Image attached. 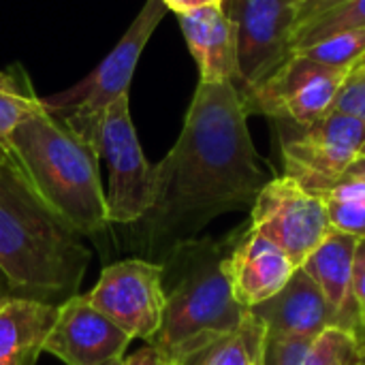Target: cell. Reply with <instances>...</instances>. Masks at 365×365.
I'll use <instances>...</instances> for the list:
<instances>
[{
	"label": "cell",
	"instance_id": "obj_1",
	"mask_svg": "<svg viewBox=\"0 0 365 365\" xmlns=\"http://www.w3.org/2000/svg\"><path fill=\"white\" fill-rule=\"evenodd\" d=\"M267 182L235 83L199 81L175 145L154 165V201L130 225V248L160 263L218 216L252 207Z\"/></svg>",
	"mask_w": 365,
	"mask_h": 365
},
{
	"label": "cell",
	"instance_id": "obj_2",
	"mask_svg": "<svg viewBox=\"0 0 365 365\" xmlns=\"http://www.w3.org/2000/svg\"><path fill=\"white\" fill-rule=\"evenodd\" d=\"M88 265L83 237L38 199L0 148V267L17 297L77 295Z\"/></svg>",
	"mask_w": 365,
	"mask_h": 365
},
{
	"label": "cell",
	"instance_id": "obj_3",
	"mask_svg": "<svg viewBox=\"0 0 365 365\" xmlns=\"http://www.w3.org/2000/svg\"><path fill=\"white\" fill-rule=\"evenodd\" d=\"M235 235L237 231L180 242L160 261L165 312L160 329L145 344L167 364L182 365L246 317L248 310L235 302L225 269Z\"/></svg>",
	"mask_w": 365,
	"mask_h": 365
},
{
	"label": "cell",
	"instance_id": "obj_4",
	"mask_svg": "<svg viewBox=\"0 0 365 365\" xmlns=\"http://www.w3.org/2000/svg\"><path fill=\"white\" fill-rule=\"evenodd\" d=\"M38 199L81 237L107 233V203L98 178V152L51 113L21 122L0 145Z\"/></svg>",
	"mask_w": 365,
	"mask_h": 365
},
{
	"label": "cell",
	"instance_id": "obj_5",
	"mask_svg": "<svg viewBox=\"0 0 365 365\" xmlns=\"http://www.w3.org/2000/svg\"><path fill=\"white\" fill-rule=\"evenodd\" d=\"M165 13L167 6L163 0H145L143 9L137 13L120 43L90 75H86V79L68 90L41 98L45 111L98 152L105 111L115 98L128 94L143 47L148 45Z\"/></svg>",
	"mask_w": 365,
	"mask_h": 365
},
{
	"label": "cell",
	"instance_id": "obj_6",
	"mask_svg": "<svg viewBox=\"0 0 365 365\" xmlns=\"http://www.w3.org/2000/svg\"><path fill=\"white\" fill-rule=\"evenodd\" d=\"M98 158L109 171V186L105 192L109 225L130 227L139 222L154 201V165L148 163L137 139L128 94L115 98L101 126Z\"/></svg>",
	"mask_w": 365,
	"mask_h": 365
},
{
	"label": "cell",
	"instance_id": "obj_7",
	"mask_svg": "<svg viewBox=\"0 0 365 365\" xmlns=\"http://www.w3.org/2000/svg\"><path fill=\"white\" fill-rule=\"evenodd\" d=\"M346 75L344 68L293 53L267 81L240 96L248 115L261 113L276 124L310 126L331 111Z\"/></svg>",
	"mask_w": 365,
	"mask_h": 365
},
{
	"label": "cell",
	"instance_id": "obj_8",
	"mask_svg": "<svg viewBox=\"0 0 365 365\" xmlns=\"http://www.w3.org/2000/svg\"><path fill=\"white\" fill-rule=\"evenodd\" d=\"M284 126L282 160L284 175L297 180L314 195L329 190L346 169L359 158L365 139V124L329 111L310 126Z\"/></svg>",
	"mask_w": 365,
	"mask_h": 365
},
{
	"label": "cell",
	"instance_id": "obj_9",
	"mask_svg": "<svg viewBox=\"0 0 365 365\" xmlns=\"http://www.w3.org/2000/svg\"><path fill=\"white\" fill-rule=\"evenodd\" d=\"M250 210V229L274 242L295 267L331 233L325 199L289 175L272 178Z\"/></svg>",
	"mask_w": 365,
	"mask_h": 365
},
{
	"label": "cell",
	"instance_id": "obj_10",
	"mask_svg": "<svg viewBox=\"0 0 365 365\" xmlns=\"http://www.w3.org/2000/svg\"><path fill=\"white\" fill-rule=\"evenodd\" d=\"M225 13L235 26L237 81L246 94L267 81L293 56V0H225Z\"/></svg>",
	"mask_w": 365,
	"mask_h": 365
},
{
	"label": "cell",
	"instance_id": "obj_11",
	"mask_svg": "<svg viewBox=\"0 0 365 365\" xmlns=\"http://www.w3.org/2000/svg\"><path fill=\"white\" fill-rule=\"evenodd\" d=\"M86 299L128 338L150 340L163 323V265L148 259H122L103 267Z\"/></svg>",
	"mask_w": 365,
	"mask_h": 365
},
{
	"label": "cell",
	"instance_id": "obj_12",
	"mask_svg": "<svg viewBox=\"0 0 365 365\" xmlns=\"http://www.w3.org/2000/svg\"><path fill=\"white\" fill-rule=\"evenodd\" d=\"M128 338L118 325L101 314L86 295H71L58 306V319L43 344V353L64 365H103L124 357Z\"/></svg>",
	"mask_w": 365,
	"mask_h": 365
},
{
	"label": "cell",
	"instance_id": "obj_13",
	"mask_svg": "<svg viewBox=\"0 0 365 365\" xmlns=\"http://www.w3.org/2000/svg\"><path fill=\"white\" fill-rule=\"evenodd\" d=\"M225 269L235 302L250 310L272 299L289 282L295 265L274 242L244 227L235 235Z\"/></svg>",
	"mask_w": 365,
	"mask_h": 365
},
{
	"label": "cell",
	"instance_id": "obj_14",
	"mask_svg": "<svg viewBox=\"0 0 365 365\" xmlns=\"http://www.w3.org/2000/svg\"><path fill=\"white\" fill-rule=\"evenodd\" d=\"M267 334L317 338L336 327V317L304 267H295L289 282L267 302L250 308Z\"/></svg>",
	"mask_w": 365,
	"mask_h": 365
},
{
	"label": "cell",
	"instance_id": "obj_15",
	"mask_svg": "<svg viewBox=\"0 0 365 365\" xmlns=\"http://www.w3.org/2000/svg\"><path fill=\"white\" fill-rule=\"evenodd\" d=\"M357 246V237L331 229V233L302 265L325 295L336 317V327L351 334H355L361 325V312L353 295V267Z\"/></svg>",
	"mask_w": 365,
	"mask_h": 365
},
{
	"label": "cell",
	"instance_id": "obj_16",
	"mask_svg": "<svg viewBox=\"0 0 365 365\" xmlns=\"http://www.w3.org/2000/svg\"><path fill=\"white\" fill-rule=\"evenodd\" d=\"M186 45L199 66L201 79L210 83L237 81L235 26L222 6H201L178 13Z\"/></svg>",
	"mask_w": 365,
	"mask_h": 365
},
{
	"label": "cell",
	"instance_id": "obj_17",
	"mask_svg": "<svg viewBox=\"0 0 365 365\" xmlns=\"http://www.w3.org/2000/svg\"><path fill=\"white\" fill-rule=\"evenodd\" d=\"M58 306L30 297H13L0 306V365H36Z\"/></svg>",
	"mask_w": 365,
	"mask_h": 365
},
{
	"label": "cell",
	"instance_id": "obj_18",
	"mask_svg": "<svg viewBox=\"0 0 365 365\" xmlns=\"http://www.w3.org/2000/svg\"><path fill=\"white\" fill-rule=\"evenodd\" d=\"M265 327L248 310L242 323L188 357L182 365H259L263 357Z\"/></svg>",
	"mask_w": 365,
	"mask_h": 365
},
{
	"label": "cell",
	"instance_id": "obj_19",
	"mask_svg": "<svg viewBox=\"0 0 365 365\" xmlns=\"http://www.w3.org/2000/svg\"><path fill=\"white\" fill-rule=\"evenodd\" d=\"M43 111V101L36 96L21 64L0 71V145L28 118Z\"/></svg>",
	"mask_w": 365,
	"mask_h": 365
},
{
	"label": "cell",
	"instance_id": "obj_20",
	"mask_svg": "<svg viewBox=\"0 0 365 365\" xmlns=\"http://www.w3.org/2000/svg\"><path fill=\"white\" fill-rule=\"evenodd\" d=\"M365 30V0H349L340 6H334L310 21H304L293 28V53L312 47L314 43L334 36L338 32Z\"/></svg>",
	"mask_w": 365,
	"mask_h": 365
},
{
	"label": "cell",
	"instance_id": "obj_21",
	"mask_svg": "<svg viewBox=\"0 0 365 365\" xmlns=\"http://www.w3.org/2000/svg\"><path fill=\"white\" fill-rule=\"evenodd\" d=\"M364 359L365 355L355 334L329 327L308 344L295 365H359Z\"/></svg>",
	"mask_w": 365,
	"mask_h": 365
},
{
	"label": "cell",
	"instance_id": "obj_22",
	"mask_svg": "<svg viewBox=\"0 0 365 365\" xmlns=\"http://www.w3.org/2000/svg\"><path fill=\"white\" fill-rule=\"evenodd\" d=\"M295 53H304V56H308L321 64L334 66V68L351 71L365 58V30L338 32L334 36H327V38L314 43L308 49L295 51Z\"/></svg>",
	"mask_w": 365,
	"mask_h": 365
},
{
	"label": "cell",
	"instance_id": "obj_23",
	"mask_svg": "<svg viewBox=\"0 0 365 365\" xmlns=\"http://www.w3.org/2000/svg\"><path fill=\"white\" fill-rule=\"evenodd\" d=\"M331 111L351 115L365 124V64H357L349 71L334 98Z\"/></svg>",
	"mask_w": 365,
	"mask_h": 365
},
{
	"label": "cell",
	"instance_id": "obj_24",
	"mask_svg": "<svg viewBox=\"0 0 365 365\" xmlns=\"http://www.w3.org/2000/svg\"><path fill=\"white\" fill-rule=\"evenodd\" d=\"M325 205L334 231L353 235L357 240H365V205L334 201V199H325Z\"/></svg>",
	"mask_w": 365,
	"mask_h": 365
},
{
	"label": "cell",
	"instance_id": "obj_25",
	"mask_svg": "<svg viewBox=\"0 0 365 365\" xmlns=\"http://www.w3.org/2000/svg\"><path fill=\"white\" fill-rule=\"evenodd\" d=\"M321 197L323 199H334V201H344V203H359V205H365V182L351 180V178H340Z\"/></svg>",
	"mask_w": 365,
	"mask_h": 365
},
{
	"label": "cell",
	"instance_id": "obj_26",
	"mask_svg": "<svg viewBox=\"0 0 365 365\" xmlns=\"http://www.w3.org/2000/svg\"><path fill=\"white\" fill-rule=\"evenodd\" d=\"M353 295L361 312V323L365 321V240H359L355 267H353Z\"/></svg>",
	"mask_w": 365,
	"mask_h": 365
},
{
	"label": "cell",
	"instance_id": "obj_27",
	"mask_svg": "<svg viewBox=\"0 0 365 365\" xmlns=\"http://www.w3.org/2000/svg\"><path fill=\"white\" fill-rule=\"evenodd\" d=\"M349 0H302L295 4V26L304 24V21H310L312 17L334 9V6H340Z\"/></svg>",
	"mask_w": 365,
	"mask_h": 365
},
{
	"label": "cell",
	"instance_id": "obj_28",
	"mask_svg": "<svg viewBox=\"0 0 365 365\" xmlns=\"http://www.w3.org/2000/svg\"><path fill=\"white\" fill-rule=\"evenodd\" d=\"M124 365H171L167 364L150 344H145L143 349H139L137 353H133L128 359H124Z\"/></svg>",
	"mask_w": 365,
	"mask_h": 365
},
{
	"label": "cell",
	"instance_id": "obj_29",
	"mask_svg": "<svg viewBox=\"0 0 365 365\" xmlns=\"http://www.w3.org/2000/svg\"><path fill=\"white\" fill-rule=\"evenodd\" d=\"M167 9H171L175 15L178 13H186V11H192V9H201V6H222L225 0H163Z\"/></svg>",
	"mask_w": 365,
	"mask_h": 365
},
{
	"label": "cell",
	"instance_id": "obj_30",
	"mask_svg": "<svg viewBox=\"0 0 365 365\" xmlns=\"http://www.w3.org/2000/svg\"><path fill=\"white\" fill-rule=\"evenodd\" d=\"M342 178H351V180H359V182H365V156H359Z\"/></svg>",
	"mask_w": 365,
	"mask_h": 365
},
{
	"label": "cell",
	"instance_id": "obj_31",
	"mask_svg": "<svg viewBox=\"0 0 365 365\" xmlns=\"http://www.w3.org/2000/svg\"><path fill=\"white\" fill-rule=\"evenodd\" d=\"M13 297H17V293H15V289L11 287V282H9V278L4 276V272H2V267H0V306H4L9 299H13Z\"/></svg>",
	"mask_w": 365,
	"mask_h": 365
},
{
	"label": "cell",
	"instance_id": "obj_32",
	"mask_svg": "<svg viewBox=\"0 0 365 365\" xmlns=\"http://www.w3.org/2000/svg\"><path fill=\"white\" fill-rule=\"evenodd\" d=\"M355 338H357V342H359V346H361V351H364L365 355V321L359 325V329L355 331Z\"/></svg>",
	"mask_w": 365,
	"mask_h": 365
},
{
	"label": "cell",
	"instance_id": "obj_33",
	"mask_svg": "<svg viewBox=\"0 0 365 365\" xmlns=\"http://www.w3.org/2000/svg\"><path fill=\"white\" fill-rule=\"evenodd\" d=\"M103 365H124V357H115V359H111V361H105Z\"/></svg>",
	"mask_w": 365,
	"mask_h": 365
},
{
	"label": "cell",
	"instance_id": "obj_34",
	"mask_svg": "<svg viewBox=\"0 0 365 365\" xmlns=\"http://www.w3.org/2000/svg\"><path fill=\"white\" fill-rule=\"evenodd\" d=\"M359 156H365V139H364V145H361V154Z\"/></svg>",
	"mask_w": 365,
	"mask_h": 365
},
{
	"label": "cell",
	"instance_id": "obj_35",
	"mask_svg": "<svg viewBox=\"0 0 365 365\" xmlns=\"http://www.w3.org/2000/svg\"><path fill=\"white\" fill-rule=\"evenodd\" d=\"M293 2H295V4H297V2H302V0H293Z\"/></svg>",
	"mask_w": 365,
	"mask_h": 365
},
{
	"label": "cell",
	"instance_id": "obj_36",
	"mask_svg": "<svg viewBox=\"0 0 365 365\" xmlns=\"http://www.w3.org/2000/svg\"><path fill=\"white\" fill-rule=\"evenodd\" d=\"M359 64H365V58H364V60H361V62H359Z\"/></svg>",
	"mask_w": 365,
	"mask_h": 365
},
{
	"label": "cell",
	"instance_id": "obj_37",
	"mask_svg": "<svg viewBox=\"0 0 365 365\" xmlns=\"http://www.w3.org/2000/svg\"><path fill=\"white\" fill-rule=\"evenodd\" d=\"M359 365H365V359H364V361H361V364H359Z\"/></svg>",
	"mask_w": 365,
	"mask_h": 365
},
{
	"label": "cell",
	"instance_id": "obj_38",
	"mask_svg": "<svg viewBox=\"0 0 365 365\" xmlns=\"http://www.w3.org/2000/svg\"><path fill=\"white\" fill-rule=\"evenodd\" d=\"M259 365H261V364H259Z\"/></svg>",
	"mask_w": 365,
	"mask_h": 365
}]
</instances>
